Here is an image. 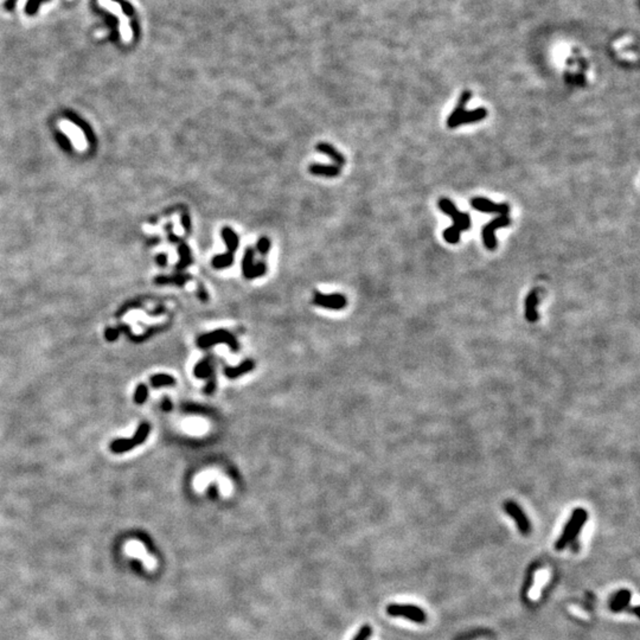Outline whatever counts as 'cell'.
Masks as SVG:
<instances>
[{"label": "cell", "instance_id": "10", "mask_svg": "<svg viewBox=\"0 0 640 640\" xmlns=\"http://www.w3.org/2000/svg\"><path fill=\"white\" fill-rule=\"evenodd\" d=\"M471 205L475 209V210L481 211V213H500V216H509L510 213V207L506 204V203H503V204H497V203L490 201V199L483 198V197H476V198H473L471 201Z\"/></svg>", "mask_w": 640, "mask_h": 640}, {"label": "cell", "instance_id": "6", "mask_svg": "<svg viewBox=\"0 0 640 640\" xmlns=\"http://www.w3.org/2000/svg\"><path fill=\"white\" fill-rule=\"evenodd\" d=\"M504 511L506 512L512 520L515 521L516 525L521 535H529L531 532V523H530L528 516L521 510V507L515 501H505L503 505Z\"/></svg>", "mask_w": 640, "mask_h": 640}, {"label": "cell", "instance_id": "21", "mask_svg": "<svg viewBox=\"0 0 640 640\" xmlns=\"http://www.w3.org/2000/svg\"><path fill=\"white\" fill-rule=\"evenodd\" d=\"M49 0H27L26 6H25V13L27 16H35L36 13L38 12L39 6L42 5V2H47Z\"/></svg>", "mask_w": 640, "mask_h": 640}, {"label": "cell", "instance_id": "24", "mask_svg": "<svg viewBox=\"0 0 640 640\" xmlns=\"http://www.w3.org/2000/svg\"><path fill=\"white\" fill-rule=\"evenodd\" d=\"M371 631L372 630H371L370 626H368V625L363 626V627L359 630V632H358L357 636L355 637L354 640H368L369 637L371 636Z\"/></svg>", "mask_w": 640, "mask_h": 640}, {"label": "cell", "instance_id": "25", "mask_svg": "<svg viewBox=\"0 0 640 640\" xmlns=\"http://www.w3.org/2000/svg\"><path fill=\"white\" fill-rule=\"evenodd\" d=\"M269 247H270V243H269V241L267 238H261L260 241H259L258 248H259V250H260V253L266 254L267 252H268Z\"/></svg>", "mask_w": 640, "mask_h": 640}, {"label": "cell", "instance_id": "8", "mask_svg": "<svg viewBox=\"0 0 640 640\" xmlns=\"http://www.w3.org/2000/svg\"><path fill=\"white\" fill-rule=\"evenodd\" d=\"M148 434H149V426L147 424H142L139 427V429L137 430V434H135L133 439L115 440V441L111 445V450L114 453L126 452V450H132V448L138 446V445L142 444L143 440L148 436Z\"/></svg>", "mask_w": 640, "mask_h": 640}, {"label": "cell", "instance_id": "2", "mask_svg": "<svg viewBox=\"0 0 640 640\" xmlns=\"http://www.w3.org/2000/svg\"><path fill=\"white\" fill-rule=\"evenodd\" d=\"M471 96V92H464L462 95L459 98L458 104L453 111L452 114L448 117L447 119V127L448 128H455V127L461 126V125H466V123H473V122H478V121L484 120L487 115V111L483 107L480 108H475L473 111L466 112L465 111V106L466 103L469 102Z\"/></svg>", "mask_w": 640, "mask_h": 640}, {"label": "cell", "instance_id": "1", "mask_svg": "<svg viewBox=\"0 0 640 640\" xmlns=\"http://www.w3.org/2000/svg\"><path fill=\"white\" fill-rule=\"evenodd\" d=\"M440 210L444 211L446 215L452 217L454 224L452 227L447 228L444 231V238L446 242L450 244H455L460 239V235L462 231L470 229L471 228V217L467 213H460L455 205L453 204L450 199L441 198L439 201Z\"/></svg>", "mask_w": 640, "mask_h": 640}, {"label": "cell", "instance_id": "14", "mask_svg": "<svg viewBox=\"0 0 640 640\" xmlns=\"http://www.w3.org/2000/svg\"><path fill=\"white\" fill-rule=\"evenodd\" d=\"M253 250L248 249L246 253V256H244V261H243V273L246 275V278L248 279H253L256 278V276H261L266 273V266L263 263L256 264L254 266L253 264Z\"/></svg>", "mask_w": 640, "mask_h": 640}, {"label": "cell", "instance_id": "26", "mask_svg": "<svg viewBox=\"0 0 640 640\" xmlns=\"http://www.w3.org/2000/svg\"><path fill=\"white\" fill-rule=\"evenodd\" d=\"M17 1H18V0H5L4 8L6 11H8V12H11V11H13L16 8Z\"/></svg>", "mask_w": 640, "mask_h": 640}, {"label": "cell", "instance_id": "18", "mask_svg": "<svg viewBox=\"0 0 640 640\" xmlns=\"http://www.w3.org/2000/svg\"><path fill=\"white\" fill-rule=\"evenodd\" d=\"M339 167L337 166H326V165H317L313 164L309 167V172L313 174H319L324 177H335L339 174Z\"/></svg>", "mask_w": 640, "mask_h": 640}, {"label": "cell", "instance_id": "19", "mask_svg": "<svg viewBox=\"0 0 640 640\" xmlns=\"http://www.w3.org/2000/svg\"><path fill=\"white\" fill-rule=\"evenodd\" d=\"M317 149H319V151L323 152V153L328 154V156L331 158L332 160H334L338 165L345 164V159H344V157L333 147V146L328 145V143H320V145L317 146Z\"/></svg>", "mask_w": 640, "mask_h": 640}, {"label": "cell", "instance_id": "3", "mask_svg": "<svg viewBox=\"0 0 640 640\" xmlns=\"http://www.w3.org/2000/svg\"><path fill=\"white\" fill-rule=\"evenodd\" d=\"M588 521V512L586 511L585 509L582 507H577L575 509L573 512H571L570 518H569L567 524L563 528L562 534H561L560 538L557 540V542L555 543V549L556 550H563V549L567 548L570 543H573L576 541L577 536L581 532V530L583 529V526L586 525Z\"/></svg>", "mask_w": 640, "mask_h": 640}, {"label": "cell", "instance_id": "17", "mask_svg": "<svg viewBox=\"0 0 640 640\" xmlns=\"http://www.w3.org/2000/svg\"><path fill=\"white\" fill-rule=\"evenodd\" d=\"M254 369V362L252 360H246L242 364H239L237 368H225L224 372L229 379H236V377L241 376V375L246 374V372L253 370Z\"/></svg>", "mask_w": 640, "mask_h": 640}, {"label": "cell", "instance_id": "11", "mask_svg": "<svg viewBox=\"0 0 640 640\" xmlns=\"http://www.w3.org/2000/svg\"><path fill=\"white\" fill-rule=\"evenodd\" d=\"M314 304L318 306L330 309H342L346 306V299L340 294L324 295L317 293L314 297Z\"/></svg>", "mask_w": 640, "mask_h": 640}, {"label": "cell", "instance_id": "5", "mask_svg": "<svg viewBox=\"0 0 640 640\" xmlns=\"http://www.w3.org/2000/svg\"><path fill=\"white\" fill-rule=\"evenodd\" d=\"M387 612L391 616H403L405 619H409L416 624H425L427 620L425 611L420 607L414 605H397L393 603L387 607Z\"/></svg>", "mask_w": 640, "mask_h": 640}, {"label": "cell", "instance_id": "22", "mask_svg": "<svg viewBox=\"0 0 640 640\" xmlns=\"http://www.w3.org/2000/svg\"><path fill=\"white\" fill-rule=\"evenodd\" d=\"M147 396H148L147 387H146L145 384L138 385L137 390H135V396H134L135 402L139 403V404H142V403L146 401V399H147Z\"/></svg>", "mask_w": 640, "mask_h": 640}, {"label": "cell", "instance_id": "15", "mask_svg": "<svg viewBox=\"0 0 640 640\" xmlns=\"http://www.w3.org/2000/svg\"><path fill=\"white\" fill-rule=\"evenodd\" d=\"M98 12L103 13L104 22H106L107 26H108L109 30H111V33H112L111 39H112V41H118V39L120 38V35H119L120 32H119V21H118L117 17L113 16L112 13H108L107 11L102 10V8H100V10H98Z\"/></svg>", "mask_w": 640, "mask_h": 640}, {"label": "cell", "instance_id": "27", "mask_svg": "<svg viewBox=\"0 0 640 640\" xmlns=\"http://www.w3.org/2000/svg\"><path fill=\"white\" fill-rule=\"evenodd\" d=\"M163 408H164L165 410H170L171 409V402L168 401V400H164V402H163Z\"/></svg>", "mask_w": 640, "mask_h": 640}, {"label": "cell", "instance_id": "7", "mask_svg": "<svg viewBox=\"0 0 640 640\" xmlns=\"http://www.w3.org/2000/svg\"><path fill=\"white\" fill-rule=\"evenodd\" d=\"M198 343L199 348H209V346H213V344L217 343H225L233 349L234 351L238 350V344L236 342L235 338L231 335L228 331H224V330H217V331L211 332V333L204 334L197 340Z\"/></svg>", "mask_w": 640, "mask_h": 640}, {"label": "cell", "instance_id": "9", "mask_svg": "<svg viewBox=\"0 0 640 640\" xmlns=\"http://www.w3.org/2000/svg\"><path fill=\"white\" fill-rule=\"evenodd\" d=\"M510 224H511V219H510L509 216H499L485 225L483 229V239L485 247L487 249H495L497 247V239H496L495 231L499 229V228L509 227Z\"/></svg>", "mask_w": 640, "mask_h": 640}, {"label": "cell", "instance_id": "13", "mask_svg": "<svg viewBox=\"0 0 640 640\" xmlns=\"http://www.w3.org/2000/svg\"><path fill=\"white\" fill-rule=\"evenodd\" d=\"M631 599H632V593L628 589L618 591L612 596L610 601V610L614 612V613H618V612L626 610L628 607V605H630Z\"/></svg>", "mask_w": 640, "mask_h": 640}, {"label": "cell", "instance_id": "20", "mask_svg": "<svg viewBox=\"0 0 640 640\" xmlns=\"http://www.w3.org/2000/svg\"><path fill=\"white\" fill-rule=\"evenodd\" d=\"M176 383V379L170 375L159 374L154 375L151 377V384L153 388H162V387H172Z\"/></svg>", "mask_w": 640, "mask_h": 640}, {"label": "cell", "instance_id": "12", "mask_svg": "<svg viewBox=\"0 0 640 640\" xmlns=\"http://www.w3.org/2000/svg\"><path fill=\"white\" fill-rule=\"evenodd\" d=\"M538 303H540V300H538V290L535 288L526 295V299H525L524 315H525V319L528 320L529 323H536L538 320V312H537Z\"/></svg>", "mask_w": 640, "mask_h": 640}, {"label": "cell", "instance_id": "4", "mask_svg": "<svg viewBox=\"0 0 640 640\" xmlns=\"http://www.w3.org/2000/svg\"><path fill=\"white\" fill-rule=\"evenodd\" d=\"M222 237L225 239V243H227L228 254L216 256V258L213 259V266L215 267V268H225V267H229L234 262V253H235L236 248L238 246L237 236H236V234L234 233L233 230H230L229 228H224V229L222 230Z\"/></svg>", "mask_w": 640, "mask_h": 640}, {"label": "cell", "instance_id": "23", "mask_svg": "<svg viewBox=\"0 0 640 640\" xmlns=\"http://www.w3.org/2000/svg\"><path fill=\"white\" fill-rule=\"evenodd\" d=\"M113 1L118 2V4L120 5L121 8H122L123 13H125L127 17H132L134 15V10H133V7H132V5L129 4V2L125 1V0H113Z\"/></svg>", "mask_w": 640, "mask_h": 640}, {"label": "cell", "instance_id": "16", "mask_svg": "<svg viewBox=\"0 0 640 640\" xmlns=\"http://www.w3.org/2000/svg\"><path fill=\"white\" fill-rule=\"evenodd\" d=\"M194 376L198 379H213V364L210 362V358H205L201 360L194 368Z\"/></svg>", "mask_w": 640, "mask_h": 640}]
</instances>
